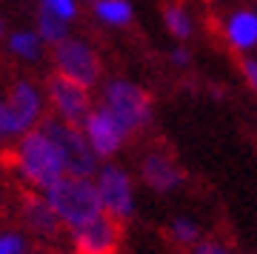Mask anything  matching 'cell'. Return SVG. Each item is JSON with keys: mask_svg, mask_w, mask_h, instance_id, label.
I'll use <instances>...</instances> for the list:
<instances>
[{"mask_svg": "<svg viewBox=\"0 0 257 254\" xmlns=\"http://www.w3.org/2000/svg\"><path fill=\"white\" fill-rule=\"evenodd\" d=\"M103 109L117 120L128 137L152 123V97L132 80H109L103 86Z\"/></svg>", "mask_w": 257, "mask_h": 254, "instance_id": "cell-4", "label": "cell"}, {"mask_svg": "<svg viewBox=\"0 0 257 254\" xmlns=\"http://www.w3.org/2000/svg\"><path fill=\"white\" fill-rule=\"evenodd\" d=\"M40 3H43V9L46 12H52V15H57V18H63L66 23L77 18V0H40Z\"/></svg>", "mask_w": 257, "mask_h": 254, "instance_id": "cell-19", "label": "cell"}, {"mask_svg": "<svg viewBox=\"0 0 257 254\" xmlns=\"http://www.w3.org/2000/svg\"><path fill=\"white\" fill-rule=\"evenodd\" d=\"M94 186L100 191L106 214H111L120 223H126L135 214V186H132V177L126 169H120L114 163H103L97 177H94Z\"/></svg>", "mask_w": 257, "mask_h": 254, "instance_id": "cell-7", "label": "cell"}, {"mask_svg": "<svg viewBox=\"0 0 257 254\" xmlns=\"http://www.w3.org/2000/svg\"><path fill=\"white\" fill-rule=\"evenodd\" d=\"M43 120V97L32 83L20 80L6 94V132L9 137H23Z\"/></svg>", "mask_w": 257, "mask_h": 254, "instance_id": "cell-8", "label": "cell"}, {"mask_svg": "<svg viewBox=\"0 0 257 254\" xmlns=\"http://www.w3.org/2000/svg\"><path fill=\"white\" fill-rule=\"evenodd\" d=\"M55 69L57 74H63L69 80L80 83L86 89H92L94 83L100 80V57L86 40H63L55 46Z\"/></svg>", "mask_w": 257, "mask_h": 254, "instance_id": "cell-6", "label": "cell"}, {"mask_svg": "<svg viewBox=\"0 0 257 254\" xmlns=\"http://www.w3.org/2000/svg\"><path fill=\"white\" fill-rule=\"evenodd\" d=\"M46 200L69 231H77V228L89 226V223H94L97 217L106 214L103 211L100 191H97L94 180H89V177H72V174H66L63 180H57L46 191Z\"/></svg>", "mask_w": 257, "mask_h": 254, "instance_id": "cell-2", "label": "cell"}, {"mask_svg": "<svg viewBox=\"0 0 257 254\" xmlns=\"http://www.w3.org/2000/svg\"><path fill=\"white\" fill-rule=\"evenodd\" d=\"M0 137H9V132H6V100H0Z\"/></svg>", "mask_w": 257, "mask_h": 254, "instance_id": "cell-24", "label": "cell"}, {"mask_svg": "<svg viewBox=\"0 0 257 254\" xmlns=\"http://www.w3.org/2000/svg\"><path fill=\"white\" fill-rule=\"evenodd\" d=\"M9 49L23 60H37L40 49H43V37L35 35V32H15L9 37Z\"/></svg>", "mask_w": 257, "mask_h": 254, "instance_id": "cell-17", "label": "cell"}, {"mask_svg": "<svg viewBox=\"0 0 257 254\" xmlns=\"http://www.w3.org/2000/svg\"><path fill=\"white\" fill-rule=\"evenodd\" d=\"M32 254H52V251H32Z\"/></svg>", "mask_w": 257, "mask_h": 254, "instance_id": "cell-25", "label": "cell"}, {"mask_svg": "<svg viewBox=\"0 0 257 254\" xmlns=\"http://www.w3.org/2000/svg\"><path fill=\"white\" fill-rule=\"evenodd\" d=\"M0 254H29L23 234H18V231H3L0 234Z\"/></svg>", "mask_w": 257, "mask_h": 254, "instance_id": "cell-20", "label": "cell"}, {"mask_svg": "<svg viewBox=\"0 0 257 254\" xmlns=\"http://www.w3.org/2000/svg\"><path fill=\"white\" fill-rule=\"evenodd\" d=\"M83 135H86V140L92 143L94 155L100 157V160L117 155L120 146L128 140V135L123 132V126H120L103 106H97V109L89 114V120L83 123Z\"/></svg>", "mask_w": 257, "mask_h": 254, "instance_id": "cell-10", "label": "cell"}, {"mask_svg": "<svg viewBox=\"0 0 257 254\" xmlns=\"http://www.w3.org/2000/svg\"><path fill=\"white\" fill-rule=\"evenodd\" d=\"M46 94H49L52 109H55V117H60L69 126L83 129V123L94 111L89 89L80 86V83L69 80V77H63V74H57V72L46 80Z\"/></svg>", "mask_w": 257, "mask_h": 254, "instance_id": "cell-5", "label": "cell"}, {"mask_svg": "<svg viewBox=\"0 0 257 254\" xmlns=\"http://www.w3.org/2000/svg\"><path fill=\"white\" fill-rule=\"evenodd\" d=\"M123 237V223L111 214H103L94 223L72 231L74 254H114Z\"/></svg>", "mask_w": 257, "mask_h": 254, "instance_id": "cell-9", "label": "cell"}, {"mask_svg": "<svg viewBox=\"0 0 257 254\" xmlns=\"http://www.w3.org/2000/svg\"><path fill=\"white\" fill-rule=\"evenodd\" d=\"M37 129H40V132L55 143L57 152H60L66 174H72V177H89V180L97 177V172H100V157L94 155L92 143L83 135V129L69 126V123H63L60 117H43Z\"/></svg>", "mask_w": 257, "mask_h": 254, "instance_id": "cell-3", "label": "cell"}, {"mask_svg": "<svg viewBox=\"0 0 257 254\" xmlns=\"http://www.w3.org/2000/svg\"><path fill=\"white\" fill-rule=\"evenodd\" d=\"M23 223L43 240H57L60 226H63L55 209L49 206L46 194H35V191L23 194Z\"/></svg>", "mask_w": 257, "mask_h": 254, "instance_id": "cell-12", "label": "cell"}, {"mask_svg": "<svg viewBox=\"0 0 257 254\" xmlns=\"http://www.w3.org/2000/svg\"><path fill=\"white\" fill-rule=\"evenodd\" d=\"M223 37L234 52H254L257 49V12L237 9L223 23Z\"/></svg>", "mask_w": 257, "mask_h": 254, "instance_id": "cell-13", "label": "cell"}, {"mask_svg": "<svg viewBox=\"0 0 257 254\" xmlns=\"http://www.w3.org/2000/svg\"><path fill=\"white\" fill-rule=\"evenodd\" d=\"M163 23L169 29V35L177 37V40H189L194 32V23H192V15L180 6V3H169L163 9Z\"/></svg>", "mask_w": 257, "mask_h": 254, "instance_id": "cell-14", "label": "cell"}, {"mask_svg": "<svg viewBox=\"0 0 257 254\" xmlns=\"http://www.w3.org/2000/svg\"><path fill=\"white\" fill-rule=\"evenodd\" d=\"M86 3H92V6H94V3H97V0H86Z\"/></svg>", "mask_w": 257, "mask_h": 254, "instance_id": "cell-26", "label": "cell"}, {"mask_svg": "<svg viewBox=\"0 0 257 254\" xmlns=\"http://www.w3.org/2000/svg\"><path fill=\"white\" fill-rule=\"evenodd\" d=\"M0 32H3V23H0Z\"/></svg>", "mask_w": 257, "mask_h": 254, "instance_id": "cell-27", "label": "cell"}, {"mask_svg": "<svg viewBox=\"0 0 257 254\" xmlns=\"http://www.w3.org/2000/svg\"><path fill=\"white\" fill-rule=\"evenodd\" d=\"M243 74H246L248 86L257 91V57H246L243 60Z\"/></svg>", "mask_w": 257, "mask_h": 254, "instance_id": "cell-22", "label": "cell"}, {"mask_svg": "<svg viewBox=\"0 0 257 254\" xmlns=\"http://www.w3.org/2000/svg\"><path fill=\"white\" fill-rule=\"evenodd\" d=\"M189 254H234V251H231L229 245L217 243V240H200L197 245L189 248Z\"/></svg>", "mask_w": 257, "mask_h": 254, "instance_id": "cell-21", "label": "cell"}, {"mask_svg": "<svg viewBox=\"0 0 257 254\" xmlns=\"http://www.w3.org/2000/svg\"><path fill=\"white\" fill-rule=\"evenodd\" d=\"M37 35L43 37V43H63V40H69V23H66L63 18H57V15H52V12L40 9V15H37Z\"/></svg>", "mask_w": 257, "mask_h": 254, "instance_id": "cell-15", "label": "cell"}, {"mask_svg": "<svg viewBox=\"0 0 257 254\" xmlns=\"http://www.w3.org/2000/svg\"><path fill=\"white\" fill-rule=\"evenodd\" d=\"M169 234H172V240L175 243H180V245H197L200 243V226L194 223V220H189V217H177L172 226H169Z\"/></svg>", "mask_w": 257, "mask_h": 254, "instance_id": "cell-18", "label": "cell"}, {"mask_svg": "<svg viewBox=\"0 0 257 254\" xmlns=\"http://www.w3.org/2000/svg\"><path fill=\"white\" fill-rule=\"evenodd\" d=\"M94 15L109 26H126L132 20V6H128V0H97Z\"/></svg>", "mask_w": 257, "mask_h": 254, "instance_id": "cell-16", "label": "cell"}, {"mask_svg": "<svg viewBox=\"0 0 257 254\" xmlns=\"http://www.w3.org/2000/svg\"><path fill=\"white\" fill-rule=\"evenodd\" d=\"M169 60H172V63H175V66H180V69H183V66H189V63H192V55L186 52L183 46H177L175 52L169 55Z\"/></svg>", "mask_w": 257, "mask_h": 254, "instance_id": "cell-23", "label": "cell"}, {"mask_svg": "<svg viewBox=\"0 0 257 254\" xmlns=\"http://www.w3.org/2000/svg\"><path fill=\"white\" fill-rule=\"evenodd\" d=\"M15 163V169L20 172V177L46 194L57 180L66 177V166L60 152L55 149V143L49 140L40 129H32L20 137V143L15 146V152L6 155Z\"/></svg>", "mask_w": 257, "mask_h": 254, "instance_id": "cell-1", "label": "cell"}, {"mask_svg": "<svg viewBox=\"0 0 257 254\" xmlns=\"http://www.w3.org/2000/svg\"><path fill=\"white\" fill-rule=\"evenodd\" d=\"M140 177H143V183H146L149 189L160 191V194L175 191L183 186V172L175 163V157H169L166 152H157V149L143 155V160H140Z\"/></svg>", "mask_w": 257, "mask_h": 254, "instance_id": "cell-11", "label": "cell"}]
</instances>
